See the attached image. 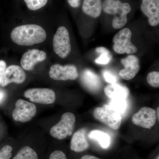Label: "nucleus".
I'll return each mask as SVG.
<instances>
[{
	"mask_svg": "<svg viewBox=\"0 0 159 159\" xmlns=\"http://www.w3.org/2000/svg\"><path fill=\"white\" fill-rule=\"evenodd\" d=\"M67 1L72 8H77L80 6V0H67Z\"/></svg>",
	"mask_w": 159,
	"mask_h": 159,
	"instance_id": "29",
	"label": "nucleus"
},
{
	"mask_svg": "<svg viewBox=\"0 0 159 159\" xmlns=\"http://www.w3.org/2000/svg\"><path fill=\"white\" fill-rule=\"evenodd\" d=\"M7 68V65L4 61L0 60V84L2 83L4 73Z\"/></svg>",
	"mask_w": 159,
	"mask_h": 159,
	"instance_id": "28",
	"label": "nucleus"
},
{
	"mask_svg": "<svg viewBox=\"0 0 159 159\" xmlns=\"http://www.w3.org/2000/svg\"><path fill=\"white\" fill-rule=\"evenodd\" d=\"M103 76L107 82L110 84L116 83V77L111 72L107 71H104Z\"/></svg>",
	"mask_w": 159,
	"mask_h": 159,
	"instance_id": "26",
	"label": "nucleus"
},
{
	"mask_svg": "<svg viewBox=\"0 0 159 159\" xmlns=\"http://www.w3.org/2000/svg\"><path fill=\"white\" fill-rule=\"evenodd\" d=\"M46 58L47 54L45 51L36 49L28 50L21 58V67L25 70H32L36 64L43 61Z\"/></svg>",
	"mask_w": 159,
	"mask_h": 159,
	"instance_id": "12",
	"label": "nucleus"
},
{
	"mask_svg": "<svg viewBox=\"0 0 159 159\" xmlns=\"http://www.w3.org/2000/svg\"><path fill=\"white\" fill-rule=\"evenodd\" d=\"M6 97L5 92L2 90H0V103L4 100Z\"/></svg>",
	"mask_w": 159,
	"mask_h": 159,
	"instance_id": "31",
	"label": "nucleus"
},
{
	"mask_svg": "<svg viewBox=\"0 0 159 159\" xmlns=\"http://www.w3.org/2000/svg\"><path fill=\"white\" fill-rule=\"evenodd\" d=\"M141 9L152 27L159 24V0H142Z\"/></svg>",
	"mask_w": 159,
	"mask_h": 159,
	"instance_id": "14",
	"label": "nucleus"
},
{
	"mask_svg": "<svg viewBox=\"0 0 159 159\" xmlns=\"http://www.w3.org/2000/svg\"><path fill=\"white\" fill-rule=\"evenodd\" d=\"M24 96L31 102L43 104L54 103L56 99L55 92L48 88H33L27 90Z\"/></svg>",
	"mask_w": 159,
	"mask_h": 159,
	"instance_id": "9",
	"label": "nucleus"
},
{
	"mask_svg": "<svg viewBox=\"0 0 159 159\" xmlns=\"http://www.w3.org/2000/svg\"><path fill=\"white\" fill-rule=\"evenodd\" d=\"M76 122V117L71 112L64 113L60 121L50 129V134L59 140L66 139L73 134Z\"/></svg>",
	"mask_w": 159,
	"mask_h": 159,
	"instance_id": "4",
	"label": "nucleus"
},
{
	"mask_svg": "<svg viewBox=\"0 0 159 159\" xmlns=\"http://www.w3.org/2000/svg\"><path fill=\"white\" fill-rule=\"evenodd\" d=\"M96 51L98 54H100L99 57L95 59V62L96 63L100 65H107L110 61L112 56L108 49L104 47H98L96 49Z\"/></svg>",
	"mask_w": 159,
	"mask_h": 159,
	"instance_id": "20",
	"label": "nucleus"
},
{
	"mask_svg": "<svg viewBox=\"0 0 159 159\" xmlns=\"http://www.w3.org/2000/svg\"><path fill=\"white\" fill-rule=\"evenodd\" d=\"M47 33L41 26L39 25H22L15 28L11 33V38L19 45L30 46L44 42Z\"/></svg>",
	"mask_w": 159,
	"mask_h": 159,
	"instance_id": "1",
	"label": "nucleus"
},
{
	"mask_svg": "<svg viewBox=\"0 0 159 159\" xmlns=\"http://www.w3.org/2000/svg\"><path fill=\"white\" fill-rule=\"evenodd\" d=\"M89 137L91 139L98 141L102 148H108L110 145V136L108 134L102 131L97 129L92 130L89 134Z\"/></svg>",
	"mask_w": 159,
	"mask_h": 159,
	"instance_id": "19",
	"label": "nucleus"
},
{
	"mask_svg": "<svg viewBox=\"0 0 159 159\" xmlns=\"http://www.w3.org/2000/svg\"><path fill=\"white\" fill-rule=\"evenodd\" d=\"M13 159H39L37 153L29 146L22 148Z\"/></svg>",
	"mask_w": 159,
	"mask_h": 159,
	"instance_id": "21",
	"label": "nucleus"
},
{
	"mask_svg": "<svg viewBox=\"0 0 159 159\" xmlns=\"http://www.w3.org/2000/svg\"><path fill=\"white\" fill-rule=\"evenodd\" d=\"M82 9L86 15L93 18H97L102 12V0H84Z\"/></svg>",
	"mask_w": 159,
	"mask_h": 159,
	"instance_id": "17",
	"label": "nucleus"
},
{
	"mask_svg": "<svg viewBox=\"0 0 159 159\" xmlns=\"http://www.w3.org/2000/svg\"><path fill=\"white\" fill-rule=\"evenodd\" d=\"M147 81L148 84L154 88L159 87V72L152 71L147 75Z\"/></svg>",
	"mask_w": 159,
	"mask_h": 159,
	"instance_id": "24",
	"label": "nucleus"
},
{
	"mask_svg": "<svg viewBox=\"0 0 159 159\" xmlns=\"http://www.w3.org/2000/svg\"><path fill=\"white\" fill-rule=\"evenodd\" d=\"M108 105L122 116L126 111L127 102L126 99H111Z\"/></svg>",
	"mask_w": 159,
	"mask_h": 159,
	"instance_id": "22",
	"label": "nucleus"
},
{
	"mask_svg": "<svg viewBox=\"0 0 159 159\" xmlns=\"http://www.w3.org/2000/svg\"><path fill=\"white\" fill-rule=\"evenodd\" d=\"M37 112L34 103L23 99H19L15 104V108L12 112V117L16 121L26 122L31 121Z\"/></svg>",
	"mask_w": 159,
	"mask_h": 159,
	"instance_id": "7",
	"label": "nucleus"
},
{
	"mask_svg": "<svg viewBox=\"0 0 159 159\" xmlns=\"http://www.w3.org/2000/svg\"><path fill=\"white\" fill-rule=\"evenodd\" d=\"M157 120L156 111L146 107L140 109L132 118V121L134 125L149 129L155 124Z\"/></svg>",
	"mask_w": 159,
	"mask_h": 159,
	"instance_id": "10",
	"label": "nucleus"
},
{
	"mask_svg": "<svg viewBox=\"0 0 159 159\" xmlns=\"http://www.w3.org/2000/svg\"><path fill=\"white\" fill-rule=\"evenodd\" d=\"M105 95L111 99H126L129 96V91L126 87L118 84H111L104 89Z\"/></svg>",
	"mask_w": 159,
	"mask_h": 159,
	"instance_id": "16",
	"label": "nucleus"
},
{
	"mask_svg": "<svg viewBox=\"0 0 159 159\" xmlns=\"http://www.w3.org/2000/svg\"><path fill=\"white\" fill-rule=\"evenodd\" d=\"M102 9L107 14L114 15L112 25L115 29L124 27L128 21L127 15L131 11L129 3H122L119 0H104Z\"/></svg>",
	"mask_w": 159,
	"mask_h": 159,
	"instance_id": "2",
	"label": "nucleus"
},
{
	"mask_svg": "<svg viewBox=\"0 0 159 159\" xmlns=\"http://www.w3.org/2000/svg\"><path fill=\"white\" fill-rule=\"evenodd\" d=\"M86 130L85 129L82 128L74 134L71 140V150L79 152L84 151L88 148L89 145L86 138Z\"/></svg>",
	"mask_w": 159,
	"mask_h": 159,
	"instance_id": "15",
	"label": "nucleus"
},
{
	"mask_svg": "<svg viewBox=\"0 0 159 159\" xmlns=\"http://www.w3.org/2000/svg\"><path fill=\"white\" fill-rule=\"evenodd\" d=\"M159 107H157V110L156 111V115H157V118L158 119V120H159Z\"/></svg>",
	"mask_w": 159,
	"mask_h": 159,
	"instance_id": "32",
	"label": "nucleus"
},
{
	"mask_svg": "<svg viewBox=\"0 0 159 159\" xmlns=\"http://www.w3.org/2000/svg\"><path fill=\"white\" fill-rule=\"evenodd\" d=\"M93 115L96 119L112 129L117 130L121 126L122 116L108 105L105 104L102 107L95 108Z\"/></svg>",
	"mask_w": 159,
	"mask_h": 159,
	"instance_id": "6",
	"label": "nucleus"
},
{
	"mask_svg": "<svg viewBox=\"0 0 159 159\" xmlns=\"http://www.w3.org/2000/svg\"><path fill=\"white\" fill-rule=\"evenodd\" d=\"M49 159H67L64 152L60 150H56L51 153Z\"/></svg>",
	"mask_w": 159,
	"mask_h": 159,
	"instance_id": "27",
	"label": "nucleus"
},
{
	"mask_svg": "<svg viewBox=\"0 0 159 159\" xmlns=\"http://www.w3.org/2000/svg\"><path fill=\"white\" fill-rule=\"evenodd\" d=\"M132 32L128 28L119 31L113 38V48L119 54H131L136 53L138 49L131 42Z\"/></svg>",
	"mask_w": 159,
	"mask_h": 159,
	"instance_id": "3",
	"label": "nucleus"
},
{
	"mask_svg": "<svg viewBox=\"0 0 159 159\" xmlns=\"http://www.w3.org/2000/svg\"><path fill=\"white\" fill-rule=\"evenodd\" d=\"M28 9L32 11H36L44 7L48 0H24Z\"/></svg>",
	"mask_w": 159,
	"mask_h": 159,
	"instance_id": "23",
	"label": "nucleus"
},
{
	"mask_svg": "<svg viewBox=\"0 0 159 159\" xmlns=\"http://www.w3.org/2000/svg\"><path fill=\"white\" fill-rule=\"evenodd\" d=\"M121 63L124 66L119 73V76L125 80H130L136 76L140 69V61L135 55H129L122 58Z\"/></svg>",
	"mask_w": 159,
	"mask_h": 159,
	"instance_id": "11",
	"label": "nucleus"
},
{
	"mask_svg": "<svg viewBox=\"0 0 159 159\" xmlns=\"http://www.w3.org/2000/svg\"><path fill=\"white\" fill-rule=\"evenodd\" d=\"M49 76L51 79L57 80H75L79 76L77 67L74 65H53L50 68Z\"/></svg>",
	"mask_w": 159,
	"mask_h": 159,
	"instance_id": "8",
	"label": "nucleus"
},
{
	"mask_svg": "<svg viewBox=\"0 0 159 159\" xmlns=\"http://www.w3.org/2000/svg\"><path fill=\"white\" fill-rule=\"evenodd\" d=\"M53 49L60 57L65 58L70 53L71 45L68 29L64 26L57 28L53 38Z\"/></svg>",
	"mask_w": 159,
	"mask_h": 159,
	"instance_id": "5",
	"label": "nucleus"
},
{
	"mask_svg": "<svg viewBox=\"0 0 159 159\" xmlns=\"http://www.w3.org/2000/svg\"><path fill=\"white\" fill-rule=\"evenodd\" d=\"M80 159H100L92 155H84Z\"/></svg>",
	"mask_w": 159,
	"mask_h": 159,
	"instance_id": "30",
	"label": "nucleus"
},
{
	"mask_svg": "<svg viewBox=\"0 0 159 159\" xmlns=\"http://www.w3.org/2000/svg\"><path fill=\"white\" fill-rule=\"evenodd\" d=\"M12 147L9 145H6L0 150V159H10L11 157Z\"/></svg>",
	"mask_w": 159,
	"mask_h": 159,
	"instance_id": "25",
	"label": "nucleus"
},
{
	"mask_svg": "<svg viewBox=\"0 0 159 159\" xmlns=\"http://www.w3.org/2000/svg\"><path fill=\"white\" fill-rule=\"evenodd\" d=\"M26 74L24 69L17 65H11L6 68L1 85L5 87L11 83L20 84L25 82Z\"/></svg>",
	"mask_w": 159,
	"mask_h": 159,
	"instance_id": "13",
	"label": "nucleus"
},
{
	"mask_svg": "<svg viewBox=\"0 0 159 159\" xmlns=\"http://www.w3.org/2000/svg\"><path fill=\"white\" fill-rule=\"evenodd\" d=\"M81 80L84 85L90 91H98L101 87V82L99 77L90 70H86L83 72Z\"/></svg>",
	"mask_w": 159,
	"mask_h": 159,
	"instance_id": "18",
	"label": "nucleus"
}]
</instances>
